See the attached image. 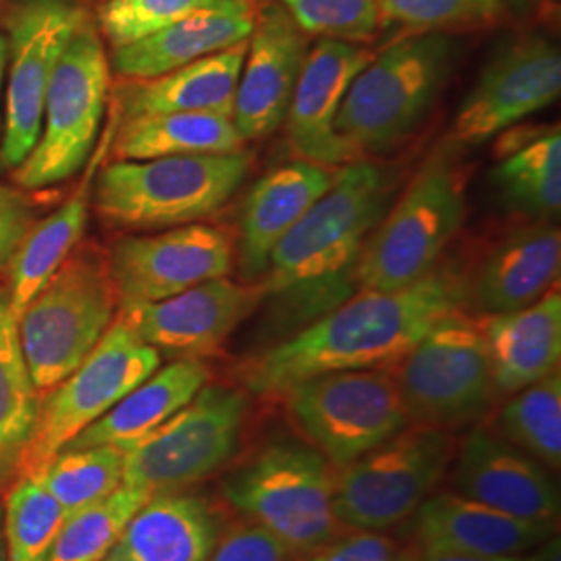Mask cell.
I'll list each match as a JSON object with an SVG mask.
<instances>
[{
  "instance_id": "obj_35",
  "label": "cell",
  "mask_w": 561,
  "mask_h": 561,
  "mask_svg": "<svg viewBox=\"0 0 561 561\" xmlns=\"http://www.w3.org/2000/svg\"><path fill=\"white\" fill-rule=\"evenodd\" d=\"M148 500V493L121 484L106 500L67 516L46 561L104 560L119 541L127 522Z\"/></svg>"
},
{
  "instance_id": "obj_10",
  "label": "cell",
  "mask_w": 561,
  "mask_h": 561,
  "mask_svg": "<svg viewBox=\"0 0 561 561\" xmlns=\"http://www.w3.org/2000/svg\"><path fill=\"white\" fill-rule=\"evenodd\" d=\"M456 447L447 431L408 424L340 468L335 514L341 526L381 533L410 520L449 472Z\"/></svg>"
},
{
  "instance_id": "obj_7",
  "label": "cell",
  "mask_w": 561,
  "mask_h": 561,
  "mask_svg": "<svg viewBox=\"0 0 561 561\" xmlns=\"http://www.w3.org/2000/svg\"><path fill=\"white\" fill-rule=\"evenodd\" d=\"M463 219V178L451 154L439 150L396 196L366 241L358 289L393 291L424 279L442 264Z\"/></svg>"
},
{
  "instance_id": "obj_43",
  "label": "cell",
  "mask_w": 561,
  "mask_h": 561,
  "mask_svg": "<svg viewBox=\"0 0 561 561\" xmlns=\"http://www.w3.org/2000/svg\"><path fill=\"white\" fill-rule=\"evenodd\" d=\"M410 561H522L514 556L503 558H491V556H468V553H422L410 556Z\"/></svg>"
},
{
  "instance_id": "obj_30",
  "label": "cell",
  "mask_w": 561,
  "mask_h": 561,
  "mask_svg": "<svg viewBox=\"0 0 561 561\" xmlns=\"http://www.w3.org/2000/svg\"><path fill=\"white\" fill-rule=\"evenodd\" d=\"M113 138L117 161L222 154L241 150L233 119L213 113H161L123 119Z\"/></svg>"
},
{
  "instance_id": "obj_41",
  "label": "cell",
  "mask_w": 561,
  "mask_h": 561,
  "mask_svg": "<svg viewBox=\"0 0 561 561\" xmlns=\"http://www.w3.org/2000/svg\"><path fill=\"white\" fill-rule=\"evenodd\" d=\"M304 561H410V553L381 533L354 530L306 553Z\"/></svg>"
},
{
  "instance_id": "obj_28",
  "label": "cell",
  "mask_w": 561,
  "mask_h": 561,
  "mask_svg": "<svg viewBox=\"0 0 561 561\" xmlns=\"http://www.w3.org/2000/svg\"><path fill=\"white\" fill-rule=\"evenodd\" d=\"M208 381L210 368L204 362L173 360L161 370H154L62 449L113 445L127 451L194 400Z\"/></svg>"
},
{
  "instance_id": "obj_48",
  "label": "cell",
  "mask_w": 561,
  "mask_h": 561,
  "mask_svg": "<svg viewBox=\"0 0 561 561\" xmlns=\"http://www.w3.org/2000/svg\"><path fill=\"white\" fill-rule=\"evenodd\" d=\"M101 561H111V560H108V558H104V560H101Z\"/></svg>"
},
{
  "instance_id": "obj_9",
  "label": "cell",
  "mask_w": 561,
  "mask_h": 561,
  "mask_svg": "<svg viewBox=\"0 0 561 561\" xmlns=\"http://www.w3.org/2000/svg\"><path fill=\"white\" fill-rule=\"evenodd\" d=\"M248 412L245 391L206 382L180 412L123 451V484L154 497L208 479L238 454Z\"/></svg>"
},
{
  "instance_id": "obj_42",
  "label": "cell",
  "mask_w": 561,
  "mask_h": 561,
  "mask_svg": "<svg viewBox=\"0 0 561 561\" xmlns=\"http://www.w3.org/2000/svg\"><path fill=\"white\" fill-rule=\"evenodd\" d=\"M34 225L30 206L0 210V271L9 266L27 229Z\"/></svg>"
},
{
  "instance_id": "obj_15",
  "label": "cell",
  "mask_w": 561,
  "mask_h": 561,
  "mask_svg": "<svg viewBox=\"0 0 561 561\" xmlns=\"http://www.w3.org/2000/svg\"><path fill=\"white\" fill-rule=\"evenodd\" d=\"M560 48L537 34L502 46L463 99L451 123V146H481L560 99Z\"/></svg>"
},
{
  "instance_id": "obj_5",
  "label": "cell",
  "mask_w": 561,
  "mask_h": 561,
  "mask_svg": "<svg viewBox=\"0 0 561 561\" xmlns=\"http://www.w3.org/2000/svg\"><path fill=\"white\" fill-rule=\"evenodd\" d=\"M337 468L308 443L273 442L222 481V497L301 558L340 535Z\"/></svg>"
},
{
  "instance_id": "obj_17",
  "label": "cell",
  "mask_w": 561,
  "mask_h": 561,
  "mask_svg": "<svg viewBox=\"0 0 561 561\" xmlns=\"http://www.w3.org/2000/svg\"><path fill=\"white\" fill-rule=\"evenodd\" d=\"M119 304L159 301L229 277L236 266V238L213 225H181L154 236H129L106 256Z\"/></svg>"
},
{
  "instance_id": "obj_1",
  "label": "cell",
  "mask_w": 561,
  "mask_h": 561,
  "mask_svg": "<svg viewBox=\"0 0 561 561\" xmlns=\"http://www.w3.org/2000/svg\"><path fill=\"white\" fill-rule=\"evenodd\" d=\"M468 280L458 264L445 262L401 289H358L321 319L245 362V391L280 398L291 385L324 373L391 368L435 322L470 301Z\"/></svg>"
},
{
  "instance_id": "obj_45",
  "label": "cell",
  "mask_w": 561,
  "mask_h": 561,
  "mask_svg": "<svg viewBox=\"0 0 561 561\" xmlns=\"http://www.w3.org/2000/svg\"><path fill=\"white\" fill-rule=\"evenodd\" d=\"M21 206H30V202L25 201V196L7 185H0V210H9V208H21Z\"/></svg>"
},
{
  "instance_id": "obj_24",
  "label": "cell",
  "mask_w": 561,
  "mask_h": 561,
  "mask_svg": "<svg viewBox=\"0 0 561 561\" xmlns=\"http://www.w3.org/2000/svg\"><path fill=\"white\" fill-rule=\"evenodd\" d=\"M254 13L250 0H222L148 38L113 48V69L125 80L159 78L248 41L254 30Z\"/></svg>"
},
{
  "instance_id": "obj_34",
  "label": "cell",
  "mask_w": 561,
  "mask_h": 561,
  "mask_svg": "<svg viewBox=\"0 0 561 561\" xmlns=\"http://www.w3.org/2000/svg\"><path fill=\"white\" fill-rule=\"evenodd\" d=\"M34 479L67 516L106 500L123 484V451L113 445L60 449Z\"/></svg>"
},
{
  "instance_id": "obj_31",
  "label": "cell",
  "mask_w": 561,
  "mask_h": 561,
  "mask_svg": "<svg viewBox=\"0 0 561 561\" xmlns=\"http://www.w3.org/2000/svg\"><path fill=\"white\" fill-rule=\"evenodd\" d=\"M493 181L507 208L530 221H551L561 208V129L547 127L505 144Z\"/></svg>"
},
{
  "instance_id": "obj_19",
  "label": "cell",
  "mask_w": 561,
  "mask_h": 561,
  "mask_svg": "<svg viewBox=\"0 0 561 561\" xmlns=\"http://www.w3.org/2000/svg\"><path fill=\"white\" fill-rule=\"evenodd\" d=\"M370 59V50L352 42L319 38L308 48L283 121L289 146L300 159L331 169L360 159L337 134L335 119L350 83Z\"/></svg>"
},
{
  "instance_id": "obj_22",
  "label": "cell",
  "mask_w": 561,
  "mask_h": 561,
  "mask_svg": "<svg viewBox=\"0 0 561 561\" xmlns=\"http://www.w3.org/2000/svg\"><path fill=\"white\" fill-rule=\"evenodd\" d=\"M422 553L518 558L553 537V522L516 518L460 493H433L410 518Z\"/></svg>"
},
{
  "instance_id": "obj_21",
  "label": "cell",
  "mask_w": 561,
  "mask_h": 561,
  "mask_svg": "<svg viewBox=\"0 0 561 561\" xmlns=\"http://www.w3.org/2000/svg\"><path fill=\"white\" fill-rule=\"evenodd\" d=\"M335 178V169L298 159L283 162L254 183L241 206L236 243L241 280L264 279L277 243L331 190Z\"/></svg>"
},
{
  "instance_id": "obj_27",
  "label": "cell",
  "mask_w": 561,
  "mask_h": 561,
  "mask_svg": "<svg viewBox=\"0 0 561 561\" xmlns=\"http://www.w3.org/2000/svg\"><path fill=\"white\" fill-rule=\"evenodd\" d=\"M215 507L196 495L162 493L127 522L111 561H208L219 539Z\"/></svg>"
},
{
  "instance_id": "obj_4",
  "label": "cell",
  "mask_w": 561,
  "mask_h": 561,
  "mask_svg": "<svg viewBox=\"0 0 561 561\" xmlns=\"http://www.w3.org/2000/svg\"><path fill=\"white\" fill-rule=\"evenodd\" d=\"M245 150L222 154L115 161L96 175L92 206L119 229L157 231L219 213L250 173Z\"/></svg>"
},
{
  "instance_id": "obj_32",
  "label": "cell",
  "mask_w": 561,
  "mask_h": 561,
  "mask_svg": "<svg viewBox=\"0 0 561 561\" xmlns=\"http://www.w3.org/2000/svg\"><path fill=\"white\" fill-rule=\"evenodd\" d=\"M38 412L41 393L21 350L18 317L7 287H0V482L20 477Z\"/></svg>"
},
{
  "instance_id": "obj_36",
  "label": "cell",
  "mask_w": 561,
  "mask_h": 561,
  "mask_svg": "<svg viewBox=\"0 0 561 561\" xmlns=\"http://www.w3.org/2000/svg\"><path fill=\"white\" fill-rule=\"evenodd\" d=\"M67 512L34 477H20L7 493L2 530L7 561H46Z\"/></svg>"
},
{
  "instance_id": "obj_18",
  "label": "cell",
  "mask_w": 561,
  "mask_h": 561,
  "mask_svg": "<svg viewBox=\"0 0 561 561\" xmlns=\"http://www.w3.org/2000/svg\"><path fill=\"white\" fill-rule=\"evenodd\" d=\"M308 48V34L280 2L254 13L231 117L241 140H262L283 125Z\"/></svg>"
},
{
  "instance_id": "obj_8",
  "label": "cell",
  "mask_w": 561,
  "mask_h": 561,
  "mask_svg": "<svg viewBox=\"0 0 561 561\" xmlns=\"http://www.w3.org/2000/svg\"><path fill=\"white\" fill-rule=\"evenodd\" d=\"M389 370L410 424L447 433L479 424L500 396L481 319L463 308L435 322Z\"/></svg>"
},
{
  "instance_id": "obj_14",
  "label": "cell",
  "mask_w": 561,
  "mask_h": 561,
  "mask_svg": "<svg viewBox=\"0 0 561 561\" xmlns=\"http://www.w3.org/2000/svg\"><path fill=\"white\" fill-rule=\"evenodd\" d=\"M85 21L78 0H21L9 18V83L0 167L18 169L41 138L46 90L62 50Z\"/></svg>"
},
{
  "instance_id": "obj_3",
  "label": "cell",
  "mask_w": 561,
  "mask_h": 561,
  "mask_svg": "<svg viewBox=\"0 0 561 561\" xmlns=\"http://www.w3.org/2000/svg\"><path fill=\"white\" fill-rule=\"evenodd\" d=\"M456 41L426 32L393 42L350 83L335 127L358 157L385 154L412 138L456 67Z\"/></svg>"
},
{
  "instance_id": "obj_46",
  "label": "cell",
  "mask_w": 561,
  "mask_h": 561,
  "mask_svg": "<svg viewBox=\"0 0 561 561\" xmlns=\"http://www.w3.org/2000/svg\"><path fill=\"white\" fill-rule=\"evenodd\" d=\"M7 53H9V44L4 36H0V96H2V81H4V71H7Z\"/></svg>"
},
{
  "instance_id": "obj_38",
  "label": "cell",
  "mask_w": 561,
  "mask_h": 561,
  "mask_svg": "<svg viewBox=\"0 0 561 561\" xmlns=\"http://www.w3.org/2000/svg\"><path fill=\"white\" fill-rule=\"evenodd\" d=\"M280 4L308 36L327 41H370L382 20L377 0H280Z\"/></svg>"
},
{
  "instance_id": "obj_25",
  "label": "cell",
  "mask_w": 561,
  "mask_h": 561,
  "mask_svg": "<svg viewBox=\"0 0 561 561\" xmlns=\"http://www.w3.org/2000/svg\"><path fill=\"white\" fill-rule=\"evenodd\" d=\"M248 41L187 62L152 80H129L117 88L123 119L161 113H213L233 117L236 92Z\"/></svg>"
},
{
  "instance_id": "obj_16",
  "label": "cell",
  "mask_w": 561,
  "mask_h": 561,
  "mask_svg": "<svg viewBox=\"0 0 561 561\" xmlns=\"http://www.w3.org/2000/svg\"><path fill=\"white\" fill-rule=\"evenodd\" d=\"M262 298V283L221 277L164 300L119 304L115 319L161 358L202 360L221 350L241 322L261 308Z\"/></svg>"
},
{
  "instance_id": "obj_37",
  "label": "cell",
  "mask_w": 561,
  "mask_h": 561,
  "mask_svg": "<svg viewBox=\"0 0 561 561\" xmlns=\"http://www.w3.org/2000/svg\"><path fill=\"white\" fill-rule=\"evenodd\" d=\"M381 18L416 34L484 27L503 15L502 0H377Z\"/></svg>"
},
{
  "instance_id": "obj_23",
  "label": "cell",
  "mask_w": 561,
  "mask_h": 561,
  "mask_svg": "<svg viewBox=\"0 0 561 561\" xmlns=\"http://www.w3.org/2000/svg\"><path fill=\"white\" fill-rule=\"evenodd\" d=\"M561 231L551 221H530L505 233L468 280V300L482 317L522 310L560 279Z\"/></svg>"
},
{
  "instance_id": "obj_44",
  "label": "cell",
  "mask_w": 561,
  "mask_h": 561,
  "mask_svg": "<svg viewBox=\"0 0 561 561\" xmlns=\"http://www.w3.org/2000/svg\"><path fill=\"white\" fill-rule=\"evenodd\" d=\"M522 561H561L560 558V539L558 537H549L547 541L537 545L530 553V558Z\"/></svg>"
},
{
  "instance_id": "obj_40",
  "label": "cell",
  "mask_w": 561,
  "mask_h": 561,
  "mask_svg": "<svg viewBox=\"0 0 561 561\" xmlns=\"http://www.w3.org/2000/svg\"><path fill=\"white\" fill-rule=\"evenodd\" d=\"M296 558L271 533L241 520L219 535L208 561H291Z\"/></svg>"
},
{
  "instance_id": "obj_39",
  "label": "cell",
  "mask_w": 561,
  "mask_h": 561,
  "mask_svg": "<svg viewBox=\"0 0 561 561\" xmlns=\"http://www.w3.org/2000/svg\"><path fill=\"white\" fill-rule=\"evenodd\" d=\"M219 2L222 0H108L101 9L102 34L113 48H121Z\"/></svg>"
},
{
  "instance_id": "obj_20",
  "label": "cell",
  "mask_w": 561,
  "mask_h": 561,
  "mask_svg": "<svg viewBox=\"0 0 561 561\" xmlns=\"http://www.w3.org/2000/svg\"><path fill=\"white\" fill-rule=\"evenodd\" d=\"M456 493L516 518L556 522L560 493L549 470L491 431L474 428L451 461Z\"/></svg>"
},
{
  "instance_id": "obj_33",
  "label": "cell",
  "mask_w": 561,
  "mask_h": 561,
  "mask_svg": "<svg viewBox=\"0 0 561 561\" xmlns=\"http://www.w3.org/2000/svg\"><path fill=\"white\" fill-rule=\"evenodd\" d=\"M547 468L561 463L560 370L514 393L497 416V433Z\"/></svg>"
},
{
  "instance_id": "obj_26",
  "label": "cell",
  "mask_w": 561,
  "mask_h": 561,
  "mask_svg": "<svg viewBox=\"0 0 561 561\" xmlns=\"http://www.w3.org/2000/svg\"><path fill=\"white\" fill-rule=\"evenodd\" d=\"M481 327L500 396H514L558 370L561 358L558 287L516 312L482 317Z\"/></svg>"
},
{
  "instance_id": "obj_6",
  "label": "cell",
  "mask_w": 561,
  "mask_h": 561,
  "mask_svg": "<svg viewBox=\"0 0 561 561\" xmlns=\"http://www.w3.org/2000/svg\"><path fill=\"white\" fill-rule=\"evenodd\" d=\"M117 308L106 256L94 245H78L18 317L21 350L41 396L80 366Z\"/></svg>"
},
{
  "instance_id": "obj_47",
  "label": "cell",
  "mask_w": 561,
  "mask_h": 561,
  "mask_svg": "<svg viewBox=\"0 0 561 561\" xmlns=\"http://www.w3.org/2000/svg\"><path fill=\"white\" fill-rule=\"evenodd\" d=\"M0 561H7V545H4V530H2V507H0Z\"/></svg>"
},
{
  "instance_id": "obj_2",
  "label": "cell",
  "mask_w": 561,
  "mask_h": 561,
  "mask_svg": "<svg viewBox=\"0 0 561 561\" xmlns=\"http://www.w3.org/2000/svg\"><path fill=\"white\" fill-rule=\"evenodd\" d=\"M398 183L400 175L381 162L343 164L331 190L277 243L261 283L280 335H294L358 291L364 245L396 201Z\"/></svg>"
},
{
  "instance_id": "obj_13",
  "label": "cell",
  "mask_w": 561,
  "mask_h": 561,
  "mask_svg": "<svg viewBox=\"0 0 561 561\" xmlns=\"http://www.w3.org/2000/svg\"><path fill=\"white\" fill-rule=\"evenodd\" d=\"M159 366L161 354L115 319L80 366L44 393L20 477L38 474L67 443L102 419Z\"/></svg>"
},
{
  "instance_id": "obj_12",
  "label": "cell",
  "mask_w": 561,
  "mask_h": 561,
  "mask_svg": "<svg viewBox=\"0 0 561 561\" xmlns=\"http://www.w3.org/2000/svg\"><path fill=\"white\" fill-rule=\"evenodd\" d=\"M280 398L308 443L337 470L410 424L389 368L324 373L291 385Z\"/></svg>"
},
{
  "instance_id": "obj_11",
  "label": "cell",
  "mask_w": 561,
  "mask_h": 561,
  "mask_svg": "<svg viewBox=\"0 0 561 561\" xmlns=\"http://www.w3.org/2000/svg\"><path fill=\"white\" fill-rule=\"evenodd\" d=\"M108 99V60L99 32L83 21L44 99L41 138L15 169L23 190H44L73 178L96 144Z\"/></svg>"
},
{
  "instance_id": "obj_29",
  "label": "cell",
  "mask_w": 561,
  "mask_h": 561,
  "mask_svg": "<svg viewBox=\"0 0 561 561\" xmlns=\"http://www.w3.org/2000/svg\"><path fill=\"white\" fill-rule=\"evenodd\" d=\"M102 138L101 150L90 162L88 173L76 190V194L55 210L44 221L36 222L23 236L13 259L9 262V304L15 317H20L25 306L38 296L46 280L50 279L62 261L80 245L85 231L88 213L92 206V187L101 167L102 154L115 138L119 121H111Z\"/></svg>"
}]
</instances>
